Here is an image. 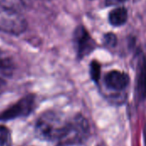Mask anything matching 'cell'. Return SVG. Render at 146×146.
Returning <instances> with one entry per match:
<instances>
[{"label":"cell","instance_id":"8992f818","mask_svg":"<svg viewBox=\"0 0 146 146\" xmlns=\"http://www.w3.org/2000/svg\"><path fill=\"white\" fill-rule=\"evenodd\" d=\"M129 76L127 74L117 70L109 72L104 78V82L107 87L115 91L125 89L129 84Z\"/></svg>","mask_w":146,"mask_h":146},{"label":"cell","instance_id":"4fadbf2b","mask_svg":"<svg viewBox=\"0 0 146 146\" xmlns=\"http://www.w3.org/2000/svg\"><path fill=\"white\" fill-rule=\"evenodd\" d=\"M126 1H127V0H105V3H106V5L110 6V5H117V4L122 3Z\"/></svg>","mask_w":146,"mask_h":146},{"label":"cell","instance_id":"8fae6325","mask_svg":"<svg viewBox=\"0 0 146 146\" xmlns=\"http://www.w3.org/2000/svg\"><path fill=\"white\" fill-rule=\"evenodd\" d=\"M104 44L109 46V47H115L117 44V38L116 36L112 33H106L104 37Z\"/></svg>","mask_w":146,"mask_h":146},{"label":"cell","instance_id":"9c48e42d","mask_svg":"<svg viewBox=\"0 0 146 146\" xmlns=\"http://www.w3.org/2000/svg\"><path fill=\"white\" fill-rule=\"evenodd\" d=\"M10 145H11V133L9 130L3 126H0V146Z\"/></svg>","mask_w":146,"mask_h":146},{"label":"cell","instance_id":"7a4b0ae2","mask_svg":"<svg viewBox=\"0 0 146 146\" xmlns=\"http://www.w3.org/2000/svg\"><path fill=\"white\" fill-rule=\"evenodd\" d=\"M88 134L89 125L87 121L84 117L77 115L67 122L64 132L58 141L62 146L74 145L82 143Z\"/></svg>","mask_w":146,"mask_h":146},{"label":"cell","instance_id":"ba28073f","mask_svg":"<svg viewBox=\"0 0 146 146\" xmlns=\"http://www.w3.org/2000/svg\"><path fill=\"white\" fill-rule=\"evenodd\" d=\"M109 20L111 25L115 27L122 26L127 20V10L124 7H118L110 11Z\"/></svg>","mask_w":146,"mask_h":146},{"label":"cell","instance_id":"277c9868","mask_svg":"<svg viewBox=\"0 0 146 146\" xmlns=\"http://www.w3.org/2000/svg\"><path fill=\"white\" fill-rule=\"evenodd\" d=\"M74 41L80 58L88 56L96 47V43L92 38L84 27H78L74 33Z\"/></svg>","mask_w":146,"mask_h":146},{"label":"cell","instance_id":"52a82bcc","mask_svg":"<svg viewBox=\"0 0 146 146\" xmlns=\"http://www.w3.org/2000/svg\"><path fill=\"white\" fill-rule=\"evenodd\" d=\"M14 62L9 58L0 59V92L5 88L14 72Z\"/></svg>","mask_w":146,"mask_h":146},{"label":"cell","instance_id":"6da1fadb","mask_svg":"<svg viewBox=\"0 0 146 146\" xmlns=\"http://www.w3.org/2000/svg\"><path fill=\"white\" fill-rule=\"evenodd\" d=\"M66 125L67 121L63 120L60 114L48 111L38 118L35 124V133L43 140H59L64 132Z\"/></svg>","mask_w":146,"mask_h":146},{"label":"cell","instance_id":"30bf717a","mask_svg":"<svg viewBox=\"0 0 146 146\" xmlns=\"http://www.w3.org/2000/svg\"><path fill=\"white\" fill-rule=\"evenodd\" d=\"M91 77L92 79L95 81L98 82L99 78H100V72H101V67L100 64L97 61H93L91 63Z\"/></svg>","mask_w":146,"mask_h":146},{"label":"cell","instance_id":"7c38bea8","mask_svg":"<svg viewBox=\"0 0 146 146\" xmlns=\"http://www.w3.org/2000/svg\"><path fill=\"white\" fill-rule=\"evenodd\" d=\"M0 4L19 10L20 6H21L22 4V2L21 0H0Z\"/></svg>","mask_w":146,"mask_h":146},{"label":"cell","instance_id":"3957f363","mask_svg":"<svg viewBox=\"0 0 146 146\" xmlns=\"http://www.w3.org/2000/svg\"><path fill=\"white\" fill-rule=\"evenodd\" d=\"M27 27L24 15L17 9L0 4V31L12 35H19Z\"/></svg>","mask_w":146,"mask_h":146},{"label":"cell","instance_id":"5b68a950","mask_svg":"<svg viewBox=\"0 0 146 146\" xmlns=\"http://www.w3.org/2000/svg\"><path fill=\"white\" fill-rule=\"evenodd\" d=\"M33 103L34 99L32 96L26 97L4 111L0 118L3 120H9L12 118L14 119L19 116L27 115L32 111L33 108Z\"/></svg>","mask_w":146,"mask_h":146}]
</instances>
